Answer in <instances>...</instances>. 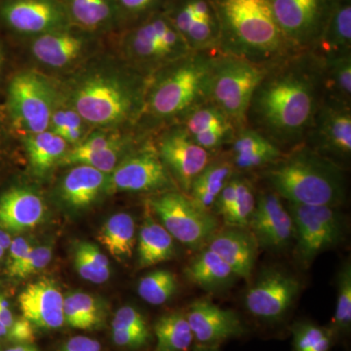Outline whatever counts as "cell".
I'll return each mask as SVG.
<instances>
[{"mask_svg": "<svg viewBox=\"0 0 351 351\" xmlns=\"http://www.w3.org/2000/svg\"><path fill=\"white\" fill-rule=\"evenodd\" d=\"M324 97L319 61L308 52L293 55L270 66L252 97L247 123L274 144H300Z\"/></svg>", "mask_w": 351, "mask_h": 351, "instance_id": "cell-1", "label": "cell"}, {"mask_svg": "<svg viewBox=\"0 0 351 351\" xmlns=\"http://www.w3.org/2000/svg\"><path fill=\"white\" fill-rule=\"evenodd\" d=\"M211 1L221 27V52L265 66L295 55L277 25L271 0Z\"/></svg>", "mask_w": 351, "mask_h": 351, "instance_id": "cell-2", "label": "cell"}, {"mask_svg": "<svg viewBox=\"0 0 351 351\" xmlns=\"http://www.w3.org/2000/svg\"><path fill=\"white\" fill-rule=\"evenodd\" d=\"M265 178L274 193L293 204L338 207L346 199V178L338 163L307 147L272 164Z\"/></svg>", "mask_w": 351, "mask_h": 351, "instance_id": "cell-3", "label": "cell"}, {"mask_svg": "<svg viewBox=\"0 0 351 351\" xmlns=\"http://www.w3.org/2000/svg\"><path fill=\"white\" fill-rule=\"evenodd\" d=\"M212 52H191L159 69L145 93L144 110L156 120L182 117L208 101Z\"/></svg>", "mask_w": 351, "mask_h": 351, "instance_id": "cell-4", "label": "cell"}, {"mask_svg": "<svg viewBox=\"0 0 351 351\" xmlns=\"http://www.w3.org/2000/svg\"><path fill=\"white\" fill-rule=\"evenodd\" d=\"M145 90L140 80L124 73L97 71L83 76L73 88V110L87 123L112 127L135 119L144 110Z\"/></svg>", "mask_w": 351, "mask_h": 351, "instance_id": "cell-5", "label": "cell"}, {"mask_svg": "<svg viewBox=\"0 0 351 351\" xmlns=\"http://www.w3.org/2000/svg\"><path fill=\"white\" fill-rule=\"evenodd\" d=\"M269 68L221 51L214 55L208 101L225 113L237 131L246 127L252 97Z\"/></svg>", "mask_w": 351, "mask_h": 351, "instance_id": "cell-6", "label": "cell"}, {"mask_svg": "<svg viewBox=\"0 0 351 351\" xmlns=\"http://www.w3.org/2000/svg\"><path fill=\"white\" fill-rule=\"evenodd\" d=\"M287 209L294 221L295 258L302 267H308L321 253L341 241L343 226L336 206L289 203Z\"/></svg>", "mask_w": 351, "mask_h": 351, "instance_id": "cell-7", "label": "cell"}, {"mask_svg": "<svg viewBox=\"0 0 351 351\" xmlns=\"http://www.w3.org/2000/svg\"><path fill=\"white\" fill-rule=\"evenodd\" d=\"M149 204L171 237L189 248L200 249L219 230L214 214L199 209L182 193L168 191L152 198Z\"/></svg>", "mask_w": 351, "mask_h": 351, "instance_id": "cell-8", "label": "cell"}, {"mask_svg": "<svg viewBox=\"0 0 351 351\" xmlns=\"http://www.w3.org/2000/svg\"><path fill=\"white\" fill-rule=\"evenodd\" d=\"M336 0H271L277 25L295 54L309 52L318 40Z\"/></svg>", "mask_w": 351, "mask_h": 351, "instance_id": "cell-9", "label": "cell"}, {"mask_svg": "<svg viewBox=\"0 0 351 351\" xmlns=\"http://www.w3.org/2000/svg\"><path fill=\"white\" fill-rule=\"evenodd\" d=\"M54 91L43 75L24 71L8 88V105L15 123L29 134L48 130L54 112Z\"/></svg>", "mask_w": 351, "mask_h": 351, "instance_id": "cell-10", "label": "cell"}, {"mask_svg": "<svg viewBox=\"0 0 351 351\" xmlns=\"http://www.w3.org/2000/svg\"><path fill=\"white\" fill-rule=\"evenodd\" d=\"M126 47L134 61L159 69L191 53L165 15L152 16L138 25L127 38Z\"/></svg>", "mask_w": 351, "mask_h": 351, "instance_id": "cell-11", "label": "cell"}, {"mask_svg": "<svg viewBox=\"0 0 351 351\" xmlns=\"http://www.w3.org/2000/svg\"><path fill=\"white\" fill-rule=\"evenodd\" d=\"M301 283L295 277L278 269L263 272L245 295L248 313L267 323H277L285 318L298 295Z\"/></svg>", "mask_w": 351, "mask_h": 351, "instance_id": "cell-12", "label": "cell"}, {"mask_svg": "<svg viewBox=\"0 0 351 351\" xmlns=\"http://www.w3.org/2000/svg\"><path fill=\"white\" fill-rule=\"evenodd\" d=\"M170 177L158 152L152 147L136 152L112 171L108 189L113 191L142 193L167 188Z\"/></svg>", "mask_w": 351, "mask_h": 351, "instance_id": "cell-13", "label": "cell"}, {"mask_svg": "<svg viewBox=\"0 0 351 351\" xmlns=\"http://www.w3.org/2000/svg\"><path fill=\"white\" fill-rule=\"evenodd\" d=\"M0 16L11 29L27 34L63 31L69 21L59 0H6Z\"/></svg>", "mask_w": 351, "mask_h": 351, "instance_id": "cell-14", "label": "cell"}, {"mask_svg": "<svg viewBox=\"0 0 351 351\" xmlns=\"http://www.w3.org/2000/svg\"><path fill=\"white\" fill-rule=\"evenodd\" d=\"M258 248L281 251L295 239L294 221L281 197L274 191L257 196L255 211L248 226Z\"/></svg>", "mask_w": 351, "mask_h": 351, "instance_id": "cell-15", "label": "cell"}, {"mask_svg": "<svg viewBox=\"0 0 351 351\" xmlns=\"http://www.w3.org/2000/svg\"><path fill=\"white\" fill-rule=\"evenodd\" d=\"M186 315L195 346L219 348L221 343L239 339L246 332L239 314L232 309L221 308L208 300L193 302Z\"/></svg>", "mask_w": 351, "mask_h": 351, "instance_id": "cell-16", "label": "cell"}, {"mask_svg": "<svg viewBox=\"0 0 351 351\" xmlns=\"http://www.w3.org/2000/svg\"><path fill=\"white\" fill-rule=\"evenodd\" d=\"M158 154L167 170L173 173L181 188L188 193L195 178L211 162V154L196 144L182 127L163 136L159 143Z\"/></svg>", "mask_w": 351, "mask_h": 351, "instance_id": "cell-17", "label": "cell"}, {"mask_svg": "<svg viewBox=\"0 0 351 351\" xmlns=\"http://www.w3.org/2000/svg\"><path fill=\"white\" fill-rule=\"evenodd\" d=\"M309 134L317 149L314 151L325 156L348 160L351 154L350 106L324 97L316 113Z\"/></svg>", "mask_w": 351, "mask_h": 351, "instance_id": "cell-18", "label": "cell"}, {"mask_svg": "<svg viewBox=\"0 0 351 351\" xmlns=\"http://www.w3.org/2000/svg\"><path fill=\"white\" fill-rule=\"evenodd\" d=\"M64 299L56 284L49 279H40L29 284L21 293V313L34 328L54 331L64 324Z\"/></svg>", "mask_w": 351, "mask_h": 351, "instance_id": "cell-19", "label": "cell"}, {"mask_svg": "<svg viewBox=\"0 0 351 351\" xmlns=\"http://www.w3.org/2000/svg\"><path fill=\"white\" fill-rule=\"evenodd\" d=\"M208 249L223 258L235 276L250 279L258 256V243L249 228L226 226L207 242Z\"/></svg>", "mask_w": 351, "mask_h": 351, "instance_id": "cell-20", "label": "cell"}, {"mask_svg": "<svg viewBox=\"0 0 351 351\" xmlns=\"http://www.w3.org/2000/svg\"><path fill=\"white\" fill-rule=\"evenodd\" d=\"M45 206L31 189H12L0 197V228L12 232L32 230L41 223Z\"/></svg>", "mask_w": 351, "mask_h": 351, "instance_id": "cell-21", "label": "cell"}, {"mask_svg": "<svg viewBox=\"0 0 351 351\" xmlns=\"http://www.w3.org/2000/svg\"><path fill=\"white\" fill-rule=\"evenodd\" d=\"M319 62L351 53V0H336L322 34L309 51Z\"/></svg>", "mask_w": 351, "mask_h": 351, "instance_id": "cell-22", "label": "cell"}, {"mask_svg": "<svg viewBox=\"0 0 351 351\" xmlns=\"http://www.w3.org/2000/svg\"><path fill=\"white\" fill-rule=\"evenodd\" d=\"M230 142L233 165L239 169H256L276 163L282 157L278 145L253 128L237 130Z\"/></svg>", "mask_w": 351, "mask_h": 351, "instance_id": "cell-23", "label": "cell"}, {"mask_svg": "<svg viewBox=\"0 0 351 351\" xmlns=\"http://www.w3.org/2000/svg\"><path fill=\"white\" fill-rule=\"evenodd\" d=\"M108 186V174L90 166L77 165L64 178L61 196L69 206L85 208L96 201Z\"/></svg>", "mask_w": 351, "mask_h": 351, "instance_id": "cell-24", "label": "cell"}, {"mask_svg": "<svg viewBox=\"0 0 351 351\" xmlns=\"http://www.w3.org/2000/svg\"><path fill=\"white\" fill-rule=\"evenodd\" d=\"M84 41L71 32L57 31L40 34L32 44L34 56L52 68H64L82 54Z\"/></svg>", "mask_w": 351, "mask_h": 351, "instance_id": "cell-25", "label": "cell"}, {"mask_svg": "<svg viewBox=\"0 0 351 351\" xmlns=\"http://www.w3.org/2000/svg\"><path fill=\"white\" fill-rule=\"evenodd\" d=\"M186 276L189 281L207 292L225 290L239 278L223 258L208 248L191 261Z\"/></svg>", "mask_w": 351, "mask_h": 351, "instance_id": "cell-26", "label": "cell"}, {"mask_svg": "<svg viewBox=\"0 0 351 351\" xmlns=\"http://www.w3.org/2000/svg\"><path fill=\"white\" fill-rule=\"evenodd\" d=\"M175 256L174 239L162 225L147 217L138 232V267H152Z\"/></svg>", "mask_w": 351, "mask_h": 351, "instance_id": "cell-27", "label": "cell"}, {"mask_svg": "<svg viewBox=\"0 0 351 351\" xmlns=\"http://www.w3.org/2000/svg\"><path fill=\"white\" fill-rule=\"evenodd\" d=\"M232 177V164L226 161L210 162L191 184L189 198L199 209L212 213L215 201Z\"/></svg>", "mask_w": 351, "mask_h": 351, "instance_id": "cell-28", "label": "cell"}, {"mask_svg": "<svg viewBox=\"0 0 351 351\" xmlns=\"http://www.w3.org/2000/svg\"><path fill=\"white\" fill-rule=\"evenodd\" d=\"M154 351H193L195 346L186 313L175 311L160 316L154 323Z\"/></svg>", "mask_w": 351, "mask_h": 351, "instance_id": "cell-29", "label": "cell"}, {"mask_svg": "<svg viewBox=\"0 0 351 351\" xmlns=\"http://www.w3.org/2000/svg\"><path fill=\"white\" fill-rule=\"evenodd\" d=\"M136 225L128 213L113 215L101 226L98 234L100 243L117 261L130 258L135 245Z\"/></svg>", "mask_w": 351, "mask_h": 351, "instance_id": "cell-30", "label": "cell"}, {"mask_svg": "<svg viewBox=\"0 0 351 351\" xmlns=\"http://www.w3.org/2000/svg\"><path fill=\"white\" fill-rule=\"evenodd\" d=\"M104 307L93 295L83 292L71 293L64 299V324L73 329L92 331L105 322Z\"/></svg>", "mask_w": 351, "mask_h": 351, "instance_id": "cell-31", "label": "cell"}, {"mask_svg": "<svg viewBox=\"0 0 351 351\" xmlns=\"http://www.w3.org/2000/svg\"><path fill=\"white\" fill-rule=\"evenodd\" d=\"M25 140L32 169L38 174L47 172L59 163L68 147V143L53 131L29 134Z\"/></svg>", "mask_w": 351, "mask_h": 351, "instance_id": "cell-32", "label": "cell"}, {"mask_svg": "<svg viewBox=\"0 0 351 351\" xmlns=\"http://www.w3.org/2000/svg\"><path fill=\"white\" fill-rule=\"evenodd\" d=\"M325 97L345 105L351 100V53L319 62Z\"/></svg>", "mask_w": 351, "mask_h": 351, "instance_id": "cell-33", "label": "cell"}, {"mask_svg": "<svg viewBox=\"0 0 351 351\" xmlns=\"http://www.w3.org/2000/svg\"><path fill=\"white\" fill-rule=\"evenodd\" d=\"M75 267L84 280L94 284L107 282L110 276L108 258L91 242H80L76 246Z\"/></svg>", "mask_w": 351, "mask_h": 351, "instance_id": "cell-34", "label": "cell"}, {"mask_svg": "<svg viewBox=\"0 0 351 351\" xmlns=\"http://www.w3.org/2000/svg\"><path fill=\"white\" fill-rule=\"evenodd\" d=\"M337 302L331 328L335 339L346 338L351 330V263H343L337 279Z\"/></svg>", "mask_w": 351, "mask_h": 351, "instance_id": "cell-35", "label": "cell"}, {"mask_svg": "<svg viewBox=\"0 0 351 351\" xmlns=\"http://www.w3.org/2000/svg\"><path fill=\"white\" fill-rule=\"evenodd\" d=\"M123 144L98 149H82L75 147L66 152L60 160L61 165H87L108 174L119 165Z\"/></svg>", "mask_w": 351, "mask_h": 351, "instance_id": "cell-36", "label": "cell"}, {"mask_svg": "<svg viewBox=\"0 0 351 351\" xmlns=\"http://www.w3.org/2000/svg\"><path fill=\"white\" fill-rule=\"evenodd\" d=\"M177 276L170 270L157 269L141 278L138 284V295L152 306H162L178 290Z\"/></svg>", "mask_w": 351, "mask_h": 351, "instance_id": "cell-37", "label": "cell"}, {"mask_svg": "<svg viewBox=\"0 0 351 351\" xmlns=\"http://www.w3.org/2000/svg\"><path fill=\"white\" fill-rule=\"evenodd\" d=\"M294 351H330L335 337L331 328L311 321H300L292 327Z\"/></svg>", "mask_w": 351, "mask_h": 351, "instance_id": "cell-38", "label": "cell"}, {"mask_svg": "<svg viewBox=\"0 0 351 351\" xmlns=\"http://www.w3.org/2000/svg\"><path fill=\"white\" fill-rule=\"evenodd\" d=\"M69 15L86 29H97L112 19V0H69Z\"/></svg>", "mask_w": 351, "mask_h": 351, "instance_id": "cell-39", "label": "cell"}, {"mask_svg": "<svg viewBox=\"0 0 351 351\" xmlns=\"http://www.w3.org/2000/svg\"><path fill=\"white\" fill-rule=\"evenodd\" d=\"M226 127L234 128L225 113L209 101L193 108L182 119V128L191 136H195L210 129Z\"/></svg>", "mask_w": 351, "mask_h": 351, "instance_id": "cell-40", "label": "cell"}, {"mask_svg": "<svg viewBox=\"0 0 351 351\" xmlns=\"http://www.w3.org/2000/svg\"><path fill=\"white\" fill-rule=\"evenodd\" d=\"M237 179V193L235 199L230 211L223 221L226 226L248 228L249 223L255 211L256 197L253 186L245 178L235 177Z\"/></svg>", "mask_w": 351, "mask_h": 351, "instance_id": "cell-41", "label": "cell"}, {"mask_svg": "<svg viewBox=\"0 0 351 351\" xmlns=\"http://www.w3.org/2000/svg\"><path fill=\"white\" fill-rule=\"evenodd\" d=\"M0 321L8 331L9 341L17 343H34L36 328L23 316H15L8 302L0 295Z\"/></svg>", "mask_w": 351, "mask_h": 351, "instance_id": "cell-42", "label": "cell"}, {"mask_svg": "<svg viewBox=\"0 0 351 351\" xmlns=\"http://www.w3.org/2000/svg\"><path fill=\"white\" fill-rule=\"evenodd\" d=\"M83 120L75 110H55L51 119L50 126L60 137L69 144L77 145L83 136Z\"/></svg>", "mask_w": 351, "mask_h": 351, "instance_id": "cell-43", "label": "cell"}, {"mask_svg": "<svg viewBox=\"0 0 351 351\" xmlns=\"http://www.w3.org/2000/svg\"><path fill=\"white\" fill-rule=\"evenodd\" d=\"M51 246L32 247L27 256L17 265L7 270L11 277L27 278L45 269L52 260Z\"/></svg>", "mask_w": 351, "mask_h": 351, "instance_id": "cell-44", "label": "cell"}, {"mask_svg": "<svg viewBox=\"0 0 351 351\" xmlns=\"http://www.w3.org/2000/svg\"><path fill=\"white\" fill-rule=\"evenodd\" d=\"M112 330H124L142 334H152L147 321L136 307L122 306L115 313Z\"/></svg>", "mask_w": 351, "mask_h": 351, "instance_id": "cell-45", "label": "cell"}, {"mask_svg": "<svg viewBox=\"0 0 351 351\" xmlns=\"http://www.w3.org/2000/svg\"><path fill=\"white\" fill-rule=\"evenodd\" d=\"M235 132L237 130L233 127L214 128L196 134L195 136H191V138H193L196 144L212 154V152L221 149L226 142L232 141Z\"/></svg>", "mask_w": 351, "mask_h": 351, "instance_id": "cell-46", "label": "cell"}, {"mask_svg": "<svg viewBox=\"0 0 351 351\" xmlns=\"http://www.w3.org/2000/svg\"><path fill=\"white\" fill-rule=\"evenodd\" d=\"M113 343L119 348L127 350H138L149 345L152 334H142L124 330H112Z\"/></svg>", "mask_w": 351, "mask_h": 351, "instance_id": "cell-47", "label": "cell"}, {"mask_svg": "<svg viewBox=\"0 0 351 351\" xmlns=\"http://www.w3.org/2000/svg\"><path fill=\"white\" fill-rule=\"evenodd\" d=\"M237 193V179L232 177L221 191L213 206L215 213L225 218L232 209Z\"/></svg>", "mask_w": 351, "mask_h": 351, "instance_id": "cell-48", "label": "cell"}, {"mask_svg": "<svg viewBox=\"0 0 351 351\" xmlns=\"http://www.w3.org/2000/svg\"><path fill=\"white\" fill-rule=\"evenodd\" d=\"M32 245L29 240L24 237H16L12 239L9 247L8 262H7V270L12 269L17 265L32 250Z\"/></svg>", "mask_w": 351, "mask_h": 351, "instance_id": "cell-49", "label": "cell"}, {"mask_svg": "<svg viewBox=\"0 0 351 351\" xmlns=\"http://www.w3.org/2000/svg\"><path fill=\"white\" fill-rule=\"evenodd\" d=\"M59 351H101L100 341L85 336H75L64 341Z\"/></svg>", "mask_w": 351, "mask_h": 351, "instance_id": "cell-50", "label": "cell"}, {"mask_svg": "<svg viewBox=\"0 0 351 351\" xmlns=\"http://www.w3.org/2000/svg\"><path fill=\"white\" fill-rule=\"evenodd\" d=\"M159 1L160 0H119L122 8L133 15L149 12Z\"/></svg>", "mask_w": 351, "mask_h": 351, "instance_id": "cell-51", "label": "cell"}, {"mask_svg": "<svg viewBox=\"0 0 351 351\" xmlns=\"http://www.w3.org/2000/svg\"><path fill=\"white\" fill-rule=\"evenodd\" d=\"M4 351H40L32 343H18V345L11 346Z\"/></svg>", "mask_w": 351, "mask_h": 351, "instance_id": "cell-52", "label": "cell"}, {"mask_svg": "<svg viewBox=\"0 0 351 351\" xmlns=\"http://www.w3.org/2000/svg\"><path fill=\"white\" fill-rule=\"evenodd\" d=\"M11 242H12V239H11L10 235L5 230H0V247H2L5 251L8 250Z\"/></svg>", "mask_w": 351, "mask_h": 351, "instance_id": "cell-53", "label": "cell"}, {"mask_svg": "<svg viewBox=\"0 0 351 351\" xmlns=\"http://www.w3.org/2000/svg\"><path fill=\"white\" fill-rule=\"evenodd\" d=\"M0 339H8V331H7L5 326L2 324L1 321H0Z\"/></svg>", "mask_w": 351, "mask_h": 351, "instance_id": "cell-54", "label": "cell"}, {"mask_svg": "<svg viewBox=\"0 0 351 351\" xmlns=\"http://www.w3.org/2000/svg\"><path fill=\"white\" fill-rule=\"evenodd\" d=\"M193 351H219V348H206V346H195Z\"/></svg>", "mask_w": 351, "mask_h": 351, "instance_id": "cell-55", "label": "cell"}, {"mask_svg": "<svg viewBox=\"0 0 351 351\" xmlns=\"http://www.w3.org/2000/svg\"><path fill=\"white\" fill-rule=\"evenodd\" d=\"M4 254H5V250H4L2 247H0V260H2L4 257Z\"/></svg>", "mask_w": 351, "mask_h": 351, "instance_id": "cell-56", "label": "cell"}, {"mask_svg": "<svg viewBox=\"0 0 351 351\" xmlns=\"http://www.w3.org/2000/svg\"><path fill=\"white\" fill-rule=\"evenodd\" d=\"M2 61H3V58H2L1 50H0V71H1Z\"/></svg>", "mask_w": 351, "mask_h": 351, "instance_id": "cell-57", "label": "cell"}, {"mask_svg": "<svg viewBox=\"0 0 351 351\" xmlns=\"http://www.w3.org/2000/svg\"><path fill=\"white\" fill-rule=\"evenodd\" d=\"M0 351H1V350H0Z\"/></svg>", "mask_w": 351, "mask_h": 351, "instance_id": "cell-58", "label": "cell"}]
</instances>
